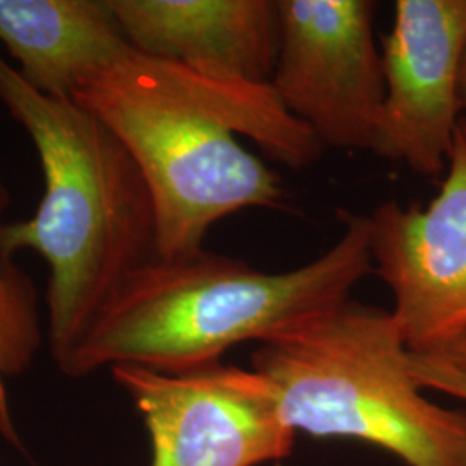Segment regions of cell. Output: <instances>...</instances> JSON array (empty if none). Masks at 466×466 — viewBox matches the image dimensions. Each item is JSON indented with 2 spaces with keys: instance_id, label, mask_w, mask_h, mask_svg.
Wrapping results in <instances>:
<instances>
[{
  "instance_id": "cell-1",
  "label": "cell",
  "mask_w": 466,
  "mask_h": 466,
  "mask_svg": "<svg viewBox=\"0 0 466 466\" xmlns=\"http://www.w3.org/2000/svg\"><path fill=\"white\" fill-rule=\"evenodd\" d=\"M73 100L134 157L154 206L159 259L199 254L211 227L242 209H282L280 177L238 135L292 169L321 156L315 134L283 107L271 85L206 78L134 47Z\"/></svg>"
},
{
  "instance_id": "cell-2",
  "label": "cell",
  "mask_w": 466,
  "mask_h": 466,
  "mask_svg": "<svg viewBox=\"0 0 466 466\" xmlns=\"http://www.w3.org/2000/svg\"><path fill=\"white\" fill-rule=\"evenodd\" d=\"M340 221L330 249L280 273L206 249L152 259L104 302L59 370L67 377L119 365L196 371L238 344H263L332 309L371 273L367 215L340 211Z\"/></svg>"
},
{
  "instance_id": "cell-3",
  "label": "cell",
  "mask_w": 466,
  "mask_h": 466,
  "mask_svg": "<svg viewBox=\"0 0 466 466\" xmlns=\"http://www.w3.org/2000/svg\"><path fill=\"white\" fill-rule=\"evenodd\" d=\"M0 102L28 132L44 171L35 215L4 223L0 249L49 265V346L61 368L104 302L157 258L156 215L134 157L75 100L38 92L0 56Z\"/></svg>"
},
{
  "instance_id": "cell-4",
  "label": "cell",
  "mask_w": 466,
  "mask_h": 466,
  "mask_svg": "<svg viewBox=\"0 0 466 466\" xmlns=\"http://www.w3.org/2000/svg\"><path fill=\"white\" fill-rule=\"evenodd\" d=\"M392 313L344 300L252 354L285 421L318 439H354L406 466H466V411L429 400Z\"/></svg>"
},
{
  "instance_id": "cell-5",
  "label": "cell",
  "mask_w": 466,
  "mask_h": 466,
  "mask_svg": "<svg viewBox=\"0 0 466 466\" xmlns=\"http://www.w3.org/2000/svg\"><path fill=\"white\" fill-rule=\"evenodd\" d=\"M373 0H277L271 88L325 147L373 150L385 82Z\"/></svg>"
},
{
  "instance_id": "cell-6",
  "label": "cell",
  "mask_w": 466,
  "mask_h": 466,
  "mask_svg": "<svg viewBox=\"0 0 466 466\" xmlns=\"http://www.w3.org/2000/svg\"><path fill=\"white\" fill-rule=\"evenodd\" d=\"M149 432V466H261L282 461L296 435L273 385L256 370L218 363L187 373L111 368Z\"/></svg>"
},
{
  "instance_id": "cell-7",
  "label": "cell",
  "mask_w": 466,
  "mask_h": 466,
  "mask_svg": "<svg viewBox=\"0 0 466 466\" xmlns=\"http://www.w3.org/2000/svg\"><path fill=\"white\" fill-rule=\"evenodd\" d=\"M368 217L371 273L394 298L408 350L432 354L466 333V116L460 117L446 178L423 209L380 202Z\"/></svg>"
},
{
  "instance_id": "cell-8",
  "label": "cell",
  "mask_w": 466,
  "mask_h": 466,
  "mask_svg": "<svg viewBox=\"0 0 466 466\" xmlns=\"http://www.w3.org/2000/svg\"><path fill=\"white\" fill-rule=\"evenodd\" d=\"M466 0H398L382 36V119L373 154L420 177L446 173L460 121Z\"/></svg>"
},
{
  "instance_id": "cell-9",
  "label": "cell",
  "mask_w": 466,
  "mask_h": 466,
  "mask_svg": "<svg viewBox=\"0 0 466 466\" xmlns=\"http://www.w3.org/2000/svg\"><path fill=\"white\" fill-rule=\"evenodd\" d=\"M138 54L223 82L268 85L277 0H106Z\"/></svg>"
},
{
  "instance_id": "cell-10",
  "label": "cell",
  "mask_w": 466,
  "mask_h": 466,
  "mask_svg": "<svg viewBox=\"0 0 466 466\" xmlns=\"http://www.w3.org/2000/svg\"><path fill=\"white\" fill-rule=\"evenodd\" d=\"M0 42L28 84L69 100L132 49L106 0H0Z\"/></svg>"
},
{
  "instance_id": "cell-11",
  "label": "cell",
  "mask_w": 466,
  "mask_h": 466,
  "mask_svg": "<svg viewBox=\"0 0 466 466\" xmlns=\"http://www.w3.org/2000/svg\"><path fill=\"white\" fill-rule=\"evenodd\" d=\"M11 202L0 182V228ZM42 346L38 294L30 275L0 249V420L7 421L5 380L19 377L34 365Z\"/></svg>"
},
{
  "instance_id": "cell-12",
  "label": "cell",
  "mask_w": 466,
  "mask_h": 466,
  "mask_svg": "<svg viewBox=\"0 0 466 466\" xmlns=\"http://www.w3.org/2000/svg\"><path fill=\"white\" fill-rule=\"evenodd\" d=\"M411 371L421 389H432L466 400V368L433 356L411 352Z\"/></svg>"
},
{
  "instance_id": "cell-13",
  "label": "cell",
  "mask_w": 466,
  "mask_h": 466,
  "mask_svg": "<svg viewBox=\"0 0 466 466\" xmlns=\"http://www.w3.org/2000/svg\"><path fill=\"white\" fill-rule=\"evenodd\" d=\"M432 354L450 361L456 367L466 368V333L463 337L456 339L454 342H451L450 346H446L444 350L432 352Z\"/></svg>"
},
{
  "instance_id": "cell-14",
  "label": "cell",
  "mask_w": 466,
  "mask_h": 466,
  "mask_svg": "<svg viewBox=\"0 0 466 466\" xmlns=\"http://www.w3.org/2000/svg\"><path fill=\"white\" fill-rule=\"evenodd\" d=\"M460 109L461 113L466 111V50L461 63V71H460Z\"/></svg>"
}]
</instances>
